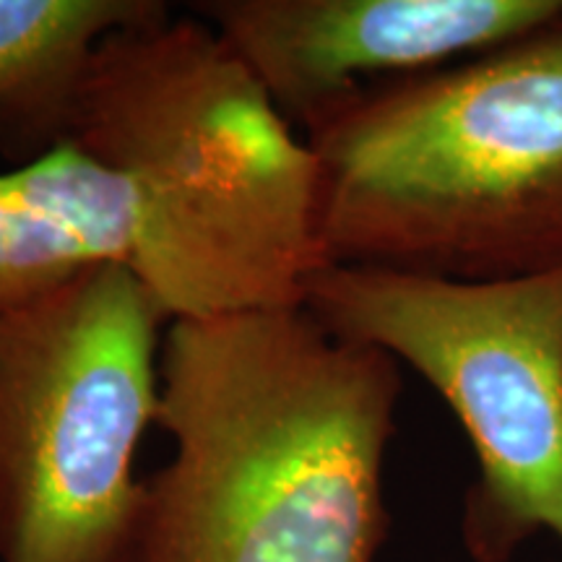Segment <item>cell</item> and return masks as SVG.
Here are the masks:
<instances>
[{"label": "cell", "instance_id": "6da1fadb", "mask_svg": "<svg viewBox=\"0 0 562 562\" xmlns=\"http://www.w3.org/2000/svg\"><path fill=\"white\" fill-rule=\"evenodd\" d=\"M128 562H375L402 364L305 307L172 321Z\"/></svg>", "mask_w": 562, "mask_h": 562}, {"label": "cell", "instance_id": "7a4b0ae2", "mask_svg": "<svg viewBox=\"0 0 562 562\" xmlns=\"http://www.w3.org/2000/svg\"><path fill=\"white\" fill-rule=\"evenodd\" d=\"M63 144L125 180L131 269L170 321L302 307L328 266L313 149L203 21L167 16L102 40Z\"/></svg>", "mask_w": 562, "mask_h": 562}, {"label": "cell", "instance_id": "3957f363", "mask_svg": "<svg viewBox=\"0 0 562 562\" xmlns=\"http://www.w3.org/2000/svg\"><path fill=\"white\" fill-rule=\"evenodd\" d=\"M305 140L328 266L461 281L562 266V19L364 89Z\"/></svg>", "mask_w": 562, "mask_h": 562}, {"label": "cell", "instance_id": "277c9868", "mask_svg": "<svg viewBox=\"0 0 562 562\" xmlns=\"http://www.w3.org/2000/svg\"><path fill=\"white\" fill-rule=\"evenodd\" d=\"M165 323L123 263L0 315V562H128Z\"/></svg>", "mask_w": 562, "mask_h": 562}, {"label": "cell", "instance_id": "5b68a950", "mask_svg": "<svg viewBox=\"0 0 562 562\" xmlns=\"http://www.w3.org/2000/svg\"><path fill=\"white\" fill-rule=\"evenodd\" d=\"M302 307L412 368L456 414L476 461L469 558L510 562L539 533L562 542V266L490 281L323 266Z\"/></svg>", "mask_w": 562, "mask_h": 562}, {"label": "cell", "instance_id": "8992f818", "mask_svg": "<svg viewBox=\"0 0 562 562\" xmlns=\"http://www.w3.org/2000/svg\"><path fill=\"white\" fill-rule=\"evenodd\" d=\"M193 9L305 136L364 89L480 58L562 19V0H203Z\"/></svg>", "mask_w": 562, "mask_h": 562}, {"label": "cell", "instance_id": "52a82bcc", "mask_svg": "<svg viewBox=\"0 0 562 562\" xmlns=\"http://www.w3.org/2000/svg\"><path fill=\"white\" fill-rule=\"evenodd\" d=\"M125 180L76 146L0 175V315L32 305L91 266L133 263Z\"/></svg>", "mask_w": 562, "mask_h": 562}, {"label": "cell", "instance_id": "ba28073f", "mask_svg": "<svg viewBox=\"0 0 562 562\" xmlns=\"http://www.w3.org/2000/svg\"><path fill=\"white\" fill-rule=\"evenodd\" d=\"M167 16L159 0H0V157L19 167L58 149L100 42Z\"/></svg>", "mask_w": 562, "mask_h": 562}]
</instances>
